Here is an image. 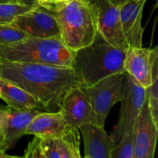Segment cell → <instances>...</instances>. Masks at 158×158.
<instances>
[{"mask_svg":"<svg viewBox=\"0 0 158 158\" xmlns=\"http://www.w3.org/2000/svg\"><path fill=\"white\" fill-rule=\"evenodd\" d=\"M60 112L71 128L79 129L86 123L104 127L105 120L95 114L82 86L73 88L66 94Z\"/></svg>","mask_w":158,"mask_h":158,"instance_id":"10","label":"cell"},{"mask_svg":"<svg viewBox=\"0 0 158 158\" xmlns=\"http://www.w3.org/2000/svg\"><path fill=\"white\" fill-rule=\"evenodd\" d=\"M29 35L10 24H0V45L11 44Z\"/></svg>","mask_w":158,"mask_h":158,"instance_id":"19","label":"cell"},{"mask_svg":"<svg viewBox=\"0 0 158 158\" xmlns=\"http://www.w3.org/2000/svg\"><path fill=\"white\" fill-rule=\"evenodd\" d=\"M88 2L95 17L97 31L114 47L126 51L128 46L122 30L119 7L110 0H90Z\"/></svg>","mask_w":158,"mask_h":158,"instance_id":"8","label":"cell"},{"mask_svg":"<svg viewBox=\"0 0 158 158\" xmlns=\"http://www.w3.org/2000/svg\"><path fill=\"white\" fill-rule=\"evenodd\" d=\"M10 25L30 37L61 39L55 16L42 5L15 16Z\"/></svg>","mask_w":158,"mask_h":158,"instance_id":"9","label":"cell"},{"mask_svg":"<svg viewBox=\"0 0 158 158\" xmlns=\"http://www.w3.org/2000/svg\"><path fill=\"white\" fill-rule=\"evenodd\" d=\"M25 158H46L43 152L40 145V139L35 137L29 143L26 151Z\"/></svg>","mask_w":158,"mask_h":158,"instance_id":"22","label":"cell"},{"mask_svg":"<svg viewBox=\"0 0 158 158\" xmlns=\"http://www.w3.org/2000/svg\"><path fill=\"white\" fill-rule=\"evenodd\" d=\"M74 51L61 39L27 36L15 43L0 45V59L11 62L43 63L72 67Z\"/></svg>","mask_w":158,"mask_h":158,"instance_id":"4","label":"cell"},{"mask_svg":"<svg viewBox=\"0 0 158 158\" xmlns=\"http://www.w3.org/2000/svg\"><path fill=\"white\" fill-rule=\"evenodd\" d=\"M123 68L127 73L146 89L158 76L157 47H128Z\"/></svg>","mask_w":158,"mask_h":158,"instance_id":"7","label":"cell"},{"mask_svg":"<svg viewBox=\"0 0 158 158\" xmlns=\"http://www.w3.org/2000/svg\"><path fill=\"white\" fill-rule=\"evenodd\" d=\"M40 112L35 110L19 111L14 110L9 106L5 107L2 121L6 151L13 148L19 140L26 135L29 123Z\"/></svg>","mask_w":158,"mask_h":158,"instance_id":"14","label":"cell"},{"mask_svg":"<svg viewBox=\"0 0 158 158\" xmlns=\"http://www.w3.org/2000/svg\"><path fill=\"white\" fill-rule=\"evenodd\" d=\"M125 76L126 72L117 73L102 79L93 86H82L94 111L102 120H106L111 108L123 99Z\"/></svg>","mask_w":158,"mask_h":158,"instance_id":"6","label":"cell"},{"mask_svg":"<svg viewBox=\"0 0 158 158\" xmlns=\"http://www.w3.org/2000/svg\"><path fill=\"white\" fill-rule=\"evenodd\" d=\"M147 0H128L119 7L123 36L128 47L143 46V27L141 20Z\"/></svg>","mask_w":158,"mask_h":158,"instance_id":"12","label":"cell"},{"mask_svg":"<svg viewBox=\"0 0 158 158\" xmlns=\"http://www.w3.org/2000/svg\"><path fill=\"white\" fill-rule=\"evenodd\" d=\"M0 78L31 94L47 112H59L66 94L73 88L81 86L72 67L1 59Z\"/></svg>","mask_w":158,"mask_h":158,"instance_id":"1","label":"cell"},{"mask_svg":"<svg viewBox=\"0 0 158 158\" xmlns=\"http://www.w3.org/2000/svg\"><path fill=\"white\" fill-rule=\"evenodd\" d=\"M75 158H81V156H80V152L78 153V154H77V155H76Z\"/></svg>","mask_w":158,"mask_h":158,"instance_id":"29","label":"cell"},{"mask_svg":"<svg viewBox=\"0 0 158 158\" xmlns=\"http://www.w3.org/2000/svg\"><path fill=\"white\" fill-rule=\"evenodd\" d=\"M0 98L14 110H35L47 112L38 100L19 86L0 78Z\"/></svg>","mask_w":158,"mask_h":158,"instance_id":"16","label":"cell"},{"mask_svg":"<svg viewBox=\"0 0 158 158\" xmlns=\"http://www.w3.org/2000/svg\"><path fill=\"white\" fill-rule=\"evenodd\" d=\"M55 16L63 43L73 51L85 47L94 41L97 25L92 9L84 0H65L40 4Z\"/></svg>","mask_w":158,"mask_h":158,"instance_id":"3","label":"cell"},{"mask_svg":"<svg viewBox=\"0 0 158 158\" xmlns=\"http://www.w3.org/2000/svg\"><path fill=\"white\" fill-rule=\"evenodd\" d=\"M157 134L158 124L153 119L147 97L134 127L133 158H154Z\"/></svg>","mask_w":158,"mask_h":158,"instance_id":"11","label":"cell"},{"mask_svg":"<svg viewBox=\"0 0 158 158\" xmlns=\"http://www.w3.org/2000/svg\"><path fill=\"white\" fill-rule=\"evenodd\" d=\"M5 107L0 106V153L6 152L5 149V136L4 131H3V113H4Z\"/></svg>","mask_w":158,"mask_h":158,"instance_id":"23","label":"cell"},{"mask_svg":"<svg viewBox=\"0 0 158 158\" xmlns=\"http://www.w3.org/2000/svg\"><path fill=\"white\" fill-rule=\"evenodd\" d=\"M148 106L154 122L158 124V76L154 79L152 85L146 89Z\"/></svg>","mask_w":158,"mask_h":158,"instance_id":"20","label":"cell"},{"mask_svg":"<svg viewBox=\"0 0 158 158\" xmlns=\"http://www.w3.org/2000/svg\"><path fill=\"white\" fill-rule=\"evenodd\" d=\"M134 1H138V0H134Z\"/></svg>","mask_w":158,"mask_h":158,"instance_id":"32","label":"cell"},{"mask_svg":"<svg viewBox=\"0 0 158 158\" xmlns=\"http://www.w3.org/2000/svg\"><path fill=\"white\" fill-rule=\"evenodd\" d=\"M30 9L17 3L0 4V24H10L15 16Z\"/></svg>","mask_w":158,"mask_h":158,"instance_id":"18","label":"cell"},{"mask_svg":"<svg viewBox=\"0 0 158 158\" xmlns=\"http://www.w3.org/2000/svg\"><path fill=\"white\" fill-rule=\"evenodd\" d=\"M134 157V129L125 133L120 141L114 145L110 152V158Z\"/></svg>","mask_w":158,"mask_h":158,"instance_id":"17","label":"cell"},{"mask_svg":"<svg viewBox=\"0 0 158 158\" xmlns=\"http://www.w3.org/2000/svg\"><path fill=\"white\" fill-rule=\"evenodd\" d=\"M147 98L146 89L126 73L124 94L122 99L120 117L111 133L110 139L117 144L125 133L134 129L139 114Z\"/></svg>","mask_w":158,"mask_h":158,"instance_id":"5","label":"cell"},{"mask_svg":"<svg viewBox=\"0 0 158 158\" xmlns=\"http://www.w3.org/2000/svg\"><path fill=\"white\" fill-rule=\"evenodd\" d=\"M70 128L60 111L40 112L29 123L26 134L41 139H60L67 134Z\"/></svg>","mask_w":158,"mask_h":158,"instance_id":"13","label":"cell"},{"mask_svg":"<svg viewBox=\"0 0 158 158\" xmlns=\"http://www.w3.org/2000/svg\"><path fill=\"white\" fill-rule=\"evenodd\" d=\"M128 0H110V2L112 4L115 5L116 6H117V7H120V6H121L122 5L124 4L125 2H127Z\"/></svg>","mask_w":158,"mask_h":158,"instance_id":"25","label":"cell"},{"mask_svg":"<svg viewBox=\"0 0 158 158\" xmlns=\"http://www.w3.org/2000/svg\"><path fill=\"white\" fill-rule=\"evenodd\" d=\"M84 1H86V2H89V1H90V0H84Z\"/></svg>","mask_w":158,"mask_h":158,"instance_id":"31","label":"cell"},{"mask_svg":"<svg viewBox=\"0 0 158 158\" xmlns=\"http://www.w3.org/2000/svg\"><path fill=\"white\" fill-rule=\"evenodd\" d=\"M84 158H90V157H89V156H86V155H85V157H84Z\"/></svg>","mask_w":158,"mask_h":158,"instance_id":"30","label":"cell"},{"mask_svg":"<svg viewBox=\"0 0 158 158\" xmlns=\"http://www.w3.org/2000/svg\"><path fill=\"white\" fill-rule=\"evenodd\" d=\"M79 129L83 139L85 155L90 158H110L114 143L103 127L86 123Z\"/></svg>","mask_w":158,"mask_h":158,"instance_id":"15","label":"cell"},{"mask_svg":"<svg viewBox=\"0 0 158 158\" xmlns=\"http://www.w3.org/2000/svg\"><path fill=\"white\" fill-rule=\"evenodd\" d=\"M65 0H39V2L40 4H49V3H56Z\"/></svg>","mask_w":158,"mask_h":158,"instance_id":"26","label":"cell"},{"mask_svg":"<svg viewBox=\"0 0 158 158\" xmlns=\"http://www.w3.org/2000/svg\"><path fill=\"white\" fill-rule=\"evenodd\" d=\"M40 139V145L46 158H61L56 139Z\"/></svg>","mask_w":158,"mask_h":158,"instance_id":"21","label":"cell"},{"mask_svg":"<svg viewBox=\"0 0 158 158\" xmlns=\"http://www.w3.org/2000/svg\"><path fill=\"white\" fill-rule=\"evenodd\" d=\"M18 4L26 6L30 9H34L40 6L39 0H18Z\"/></svg>","mask_w":158,"mask_h":158,"instance_id":"24","label":"cell"},{"mask_svg":"<svg viewBox=\"0 0 158 158\" xmlns=\"http://www.w3.org/2000/svg\"><path fill=\"white\" fill-rule=\"evenodd\" d=\"M8 3H17L18 0H0V4H8Z\"/></svg>","mask_w":158,"mask_h":158,"instance_id":"28","label":"cell"},{"mask_svg":"<svg viewBox=\"0 0 158 158\" xmlns=\"http://www.w3.org/2000/svg\"><path fill=\"white\" fill-rule=\"evenodd\" d=\"M0 158H25L24 157H18V156H11L8 155L6 152L0 153Z\"/></svg>","mask_w":158,"mask_h":158,"instance_id":"27","label":"cell"},{"mask_svg":"<svg viewBox=\"0 0 158 158\" xmlns=\"http://www.w3.org/2000/svg\"><path fill=\"white\" fill-rule=\"evenodd\" d=\"M125 54L126 51L114 47L97 31L90 44L74 52L73 69L81 86H90L108 76L125 72Z\"/></svg>","mask_w":158,"mask_h":158,"instance_id":"2","label":"cell"}]
</instances>
